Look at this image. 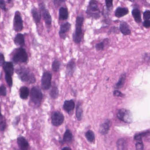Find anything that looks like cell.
Here are the masks:
<instances>
[{"mask_svg": "<svg viewBox=\"0 0 150 150\" xmlns=\"http://www.w3.org/2000/svg\"><path fill=\"white\" fill-rule=\"evenodd\" d=\"M84 18L83 15H78L76 18L75 29L73 34V41L77 44H80L83 38V26Z\"/></svg>", "mask_w": 150, "mask_h": 150, "instance_id": "obj_1", "label": "cell"}, {"mask_svg": "<svg viewBox=\"0 0 150 150\" xmlns=\"http://www.w3.org/2000/svg\"><path fill=\"white\" fill-rule=\"evenodd\" d=\"M16 73L23 82H27L31 84L36 82V78L34 74L26 67H18L16 70Z\"/></svg>", "mask_w": 150, "mask_h": 150, "instance_id": "obj_2", "label": "cell"}, {"mask_svg": "<svg viewBox=\"0 0 150 150\" xmlns=\"http://www.w3.org/2000/svg\"><path fill=\"white\" fill-rule=\"evenodd\" d=\"M86 13L89 16L96 20L100 18L101 12L98 1L94 0L90 1L87 6Z\"/></svg>", "mask_w": 150, "mask_h": 150, "instance_id": "obj_3", "label": "cell"}, {"mask_svg": "<svg viewBox=\"0 0 150 150\" xmlns=\"http://www.w3.org/2000/svg\"><path fill=\"white\" fill-rule=\"evenodd\" d=\"M43 97V95L40 88L37 87H33L32 88L31 91V101L37 107L40 106Z\"/></svg>", "mask_w": 150, "mask_h": 150, "instance_id": "obj_4", "label": "cell"}, {"mask_svg": "<svg viewBox=\"0 0 150 150\" xmlns=\"http://www.w3.org/2000/svg\"><path fill=\"white\" fill-rule=\"evenodd\" d=\"M28 57L26 50L22 48H19L13 56V61L15 63H24L27 61Z\"/></svg>", "mask_w": 150, "mask_h": 150, "instance_id": "obj_5", "label": "cell"}, {"mask_svg": "<svg viewBox=\"0 0 150 150\" xmlns=\"http://www.w3.org/2000/svg\"><path fill=\"white\" fill-rule=\"evenodd\" d=\"M117 116L121 121L127 123H131L133 121V115L130 111L126 109L119 110L117 113Z\"/></svg>", "mask_w": 150, "mask_h": 150, "instance_id": "obj_6", "label": "cell"}, {"mask_svg": "<svg viewBox=\"0 0 150 150\" xmlns=\"http://www.w3.org/2000/svg\"><path fill=\"white\" fill-rule=\"evenodd\" d=\"M52 74L48 71H45L43 73L41 78V86L43 90H47L52 86Z\"/></svg>", "mask_w": 150, "mask_h": 150, "instance_id": "obj_7", "label": "cell"}, {"mask_svg": "<svg viewBox=\"0 0 150 150\" xmlns=\"http://www.w3.org/2000/svg\"><path fill=\"white\" fill-rule=\"evenodd\" d=\"M39 9L41 16L46 25L51 26L52 24V17L49 10L46 8V5L44 3H41L39 4Z\"/></svg>", "mask_w": 150, "mask_h": 150, "instance_id": "obj_8", "label": "cell"}, {"mask_svg": "<svg viewBox=\"0 0 150 150\" xmlns=\"http://www.w3.org/2000/svg\"><path fill=\"white\" fill-rule=\"evenodd\" d=\"M64 116L59 112L54 113L52 115V123L53 125L55 126L61 125L64 121Z\"/></svg>", "mask_w": 150, "mask_h": 150, "instance_id": "obj_9", "label": "cell"}, {"mask_svg": "<svg viewBox=\"0 0 150 150\" xmlns=\"http://www.w3.org/2000/svg\"><path fill=\"white\" fill-rule=\"evenodd\" d=\"M13 27L14 30L16 32H21L23 29V22L19 12L17 11L15 13Z\"/></svg>", "mask_w": 150, "mask_h": 150, "instance_id": "obj_10", "label": "cell"}, {"mask_svg": "<svg viewBox=\"0 0 150 150\" xmlns=\"http://www.w3.org/2000/svg\"><path fill=\"white\" fill-rule=\"evenodd\" d=\"M71 24L68 22L64 23L60 25L59 31V35L62 39L65 40L67 37V33L71 29Z\"/></svg>", "mask_w": 150, "mask_h": 150, "instance_id": "obj_11", "label": "cell"}, {"mask_svg": "<svg viewBox=\"0 0 150 150\" xmlns=\"http://www.w3.org/2000/svg\"><path fill=\"white\" fill-rule=\"evenodd\" d=\"M76 69V61L74 59H72L68 62L66 68V73L68 77L73 76Z\"/></svg>", "mask_w": 150, "mask_h": 150, "instance_id": "obj_12", "label": "cell"}, {"mask_svg": "<svg viewBox=\"0 0 150 150\" xmlns=\"http://www.w3.org/2000/svg\"><path fill=\"white\" fill-rule=\"evenodd\" d=\"M17 143L20 150H28L29 144L25 137L20 135L17 138Z\"/></svg>", "mask_w": 150, "mask_h": 150, "instance_id": "obj_13", "label": "cell"}, {"mask_svg": "<svg viewBox=\"0 0 150 150\" xmlns=\"http://www.w3.org/2000/svg\"><path fill=\"white\" fill-rule=\"evenodd\" d=\"M111 126V122L109 120H106V121L100 125L99 128V133L103 135L107 134Z\"/></svg>", "mask_w": 150, "mask_h": 150, "instance_id": "obj_14", "label": "cell"}, {"mask_svg": "<svg viewBox=\"0 0 150 150\" xmlns=\"http://www.w3.org/2000/svg\"><path fill=\"white\" fill-rule=\"evenodd\" d=\"M63 109L67 112L70 113L75 108V103L73 99L67 100L64 102Z\"/></svg>", "mask_w": 150, "mask_h": 150, "instance_id": "obj_15", "label": "cell"}, {"mask_svg": "<svg viewBox=\"0 0 150 150\" xmlns=\"http://www.w3.org/2000/svg\"><path fill=\"white\" fill-rule=\"evenodd\" d=\"M69 16L68 9L67 8L61 7L59 10V19L60 21H66L68 19Z\"/></svg>", "mask_w": 150, "mask_h": 150, "instance_id": "obj_16", "label": "cell"}, {"mask_svg": "<svg viewBox=\"0 0 150 150\" xmlns=\"http://www.w3.org/2000/svg\"><path fill=\"white\" fill-rule=\"evenodd\" d=\"M3 69L5 74L12 76L14 73V68L13 64L10 62H5L3 66Z\"/></svg>", "mask_w": 150, "mask_h": 150, "instance_id": "obj_17", "label": "cell"}, {"mask_svg": "<svg viewBox=\"0 0 150 150\" xmlns=\"http://www.w3.org/2000/svg\"><path fill=\"white\" fill-rule=\"evenodd\" d=\"M119 30L121 32L125 35L130 34V29L129 28L128 24L125 22L122 21L121 22L119 25Z\"/></svg>", "mask_w": 150, "mask_h": 150, "instance_id": "obj_18", "label": "cell"}, {"mask_svg": "<svg viewBox=\"0 0 150 150\" xmlns=\"http://www.w3.org/2000/svg\"><path fill=\"white\" fill-rule=\"evenodd\" d=\"M31 14L33 18V21L36 24L40 23L41 18L40 12L37 10L36 8H33L31 10Z\"/></svg>", "mask_w": 150, "mask_h": 150, "instance_id": "obj_19", "label": "cell"}, {"mask_svg": "<svg viewBox=\"0 0 150 150\" xmlns=\"http://www.w3.org/2000/svg\"><path fill=\"white\" fill-rule=\"evenodd\" d=\"M128 12H129V10L126 8L119 7L115 10V15L117 17L121 18L127 15Z\"/></svg>", "mask_w": 150, "mask_h": 150, "instance_id": "obj_20", "label": "cell"}, {"mask_svg": "<svg viewBox=\"0 0 150 150\" xmlns=\"http://www.w3.org/2000/svg\"><path fill=\"white\" fill-rule=\"evenodd\" d=\"M50 96L53 99H56L59 96V90L58 87L56 84L54 83L51 86V90L50 91Z\"/></svg>", "mask_w": 150, "mask_h": 150, "instance_id": "obj_21", "label": "cell"}, {"mask_svg": "<svg viewBox=\"0 0 150 150\" xmlns=\"http://www.w3.org/2000/svg\"><path fill=\"white\" fill-rule=\"evenodd\" d=\"M14 42L17 45L21 47L25 45V39L23 34H17L14 39Z\"/></svg>", "mask_w": 150, "mask_h": 150, "instance_id": "obj_22", "label": "cell"}, {"mask_svg": "<svg viewBox=\"0 0 150 150\" xmlns=\"http://www.w3.org/2000/svg\"><path fill=\"white\" fill-rule=\"evenodd\" d=\"M20 97L22 99H26L30 95V91L28 88L22 86L20 88Z\"/></svg>", "mask_w": 150, "mask_h": 150, "instance_id": "obj_23", "label": "cell"}, {"mask_svg": "<svg viewBox=\"0 0 150 150\" xmlns=\"http://www.w3.org/2000/svg\"><path fill=\"white\" fill-rule=\"evenodd\" d=\"M109 39L108 38H105L103 40L102 42L96 44L95 47L96 50L98 51H103L104 49L105 45L107 44H109Z\"/></svg>", "mask_w": 150, "mask_h": 150, "instance_id": "obj_24", "label": "cell"}, {"mask_svg": "<svg viewBox=\"0 0 150 150\" xmlns=\"http://www.w3.org/2000/svg\"><path fill=\"white\" fill-rule=\"evenodd\" d=\"M126 77V74H122L121 75L120 77H119L118 82L115 84V88L116 89H120L123 87L124 85L125 82Z\"/></svg>", "mask_w": 150, "mask_h": 150, "instance_id": "obj_25", "label": "cell"}, {"mask_svg": "<svg viewBox=\"0 0 150 150\" xmlns=\"http://www.w3.org/2000/svg\"><path fill=\"white\" fill-rule=\"evenodd\" d=\"M73 134L69 129H67L64 133L63 136L64 142L67 143H70L73 141Z\"/></svg>", "mask_w": 150, "mask_h": 150, "instance_id": "obj_26", "label": "cell"}, {"mask_svg": "<svg viewBox=\"0 0 150 150\" xmlns=\"http://www.w3.org/2000/svg\"><path fill=\"white\" fill-rule=\"evenodd\" d=\"M117 147L119 150H125L127 147V142L124 139H119L117 142Z\"/></svg>", "mask_w": 150, "mask_h": 150, "instance_id": "obj_27", "label": "cell"}, {"mask_svg": "<svg viewBox=\"0 0 150 150\" xmlns=\"http://www.w3.org/2000/svg\"><path fill=\"white\" fill-rule=\"evenodd\" d=\"M83 110L81 103H78L76 107V116L78 121H81L83 116Z\"/></svg>", "mask_w": 150, "mask_h": 150, "instance_id": "obj_28", "label": "cell"}, {"mask_svg": "<svg viewBox=\"0 0 150 150\" xmlns=\"http://www.w3.org/2000/svg\"><path fill=\"white\" fill-rule=\"evenodd\" d=\"M132 15L136 22L140 23L141 22V14L139 9L137 8L133 9L132 11Z\"/></svg>", "mask_w": 150, "mask_h": 150, "instance_id": "obj_29", "label": "cell"}, {"mask_svg": "<svg viewBox=\"0 0 150 150\" xmlns=\"http://www.w3.org/2000/svg\"><path fill=\"white\" fill-rule=\"evenodd\" d=\"M61 63L57 59H55L54 60L52 64V69L53 71L55 72H58L60 70L61 67Z\"/></svg>", "mask_w": 150, "mask_h": 150, "instance_id": "obj_30", "label": "cell"}, {"mask_svg": "<svg viewBox=\"0 0 150 150\" xmlns=\"http://www.w3.org/2000/svg\"><path fill=\"white\" fill-rule=\"evenodd\" d=\"M85 136L88 141L90 143L94 142L95 140V135L94 133L91 130H88L85 134Z\"/></svg>", "mask_w": 150, "mask_h": 150, "instance_id": "obj_31", "label": "cell"}, {"mask_svg": "<svg viewBox=\"0 0 150 150\" xmlns=\"http://www.w3.org/2000/svg\"><path fill=\"white\" fill-rule=\"evenodd\" d=\"M149 133H150L149 131H146V132H143V133H139V134L135 135L134 138L135 140H142V138L148 134Z\"/></svg>", "mask_w": 150, "mask_h": 150, "instance_id": "obj_32", "label": "cell"}, {"mask_svg": "<svg viewBox=\"0 0 150 150\" xmlns=\"http://www.w3.org/2000/svg\"><path fill=\"white\" fill-rule=\"evenodd\" d=\"M5 80L6 81L7 83L9 86H12L13 82H12V76L10 75H8V74H5Z\"/></svg>", "mask_w": 150, "mask_h": 150, "instance_id": "obj_33", "label": "cell"}, {"mask_svg": "<svg viewBox=\"0 0 150 150\" xmlns=\"http://www.w3.org/2000/svg\"><path fill=\"white\" fill-rule=\"evenodd\" d=\"M113 1H109V0H105V6H106V8L108 11H110L113 8Z\"/></svg>", "mask_w": 150, "mask_h": 150, "instance_id": "obj_34", "label": "cell"}, {"mask_svg": "<svg viewBox=\"0 0 150 150\" xmlns=\"http://www.w3.org/2000/svg\"><path fill=\"white\" fill-rule=\"evenodd\" d=\"M136 150H144V144L142 140H137V142L136 143Z\"/></svg>", "mask_w": 150, "mask_h": 150, "instance_id": "obj_35", "label": "cell"}, {"mask_svg": "<svg viewBox=\"0 0 150 150\" xmlns=\"http://www.w3.org/2000/svg\"><path fill=\"white\" fill-rule=\"evenodd\" d=\"M7 95V90L5 86L2 85L0 86V95L3 97H5Z\"/></svg>", "mask_w": 150, "mask_h": 150, "instance_id": "obj_36", "label": "cell"}, {"mask_svg": "<svg viewBox=\"0 0 150 150\" xmlns=\"http://www.w3.org/2000/svg\"><path fill=\"white\" fill-rule=\"evenodd\" d=\"M7 127V123L6 120L0 123V131L1 132H4L5 131Z\"/></svg>", "mask_w": 150, "mask_h": 150, "instance_id": "obj_37", "label": "cell"}, {"mask_svg": "<svg viewBox=\"0 0 150 150\" xmlns=\"http://www.w3.org/2000/svg\"><path fill=\"white\" fill-rule=\"evenodd\" d=\"M113 95L115 97H123L124 96L123 93H121L118 90H115L113 92Z\"/></svg>", "mask_w": 150, "mask_h": 150, "instance_id": "obj_38", "label": "cell"}, {"mask_svg": "<svg viewBox=\"0 0 150 150\" xmlns=\"http://www.w3.org/2000/svg\"><path fill=\"white\" fill-rule=\"evenodd\" d=\"M118 28L115 27H113L111 28L109 31V34H111L112 33H117L118 32Z\"/></svg>", "mask_w": 150, "mask_h": 150, "instance_id": "obj_39", "label": "cell"}, {"mask_svg": "<svg viewBox=\"0 0 150 150\" xmlns=\"http://www.w3.org/2000/svg\"><path fill=\"white\" fill-rule=\"evenodd\" d=\"M144 18L146 21L150 19V11H146L144 13Z\"/></svg>", "mask_w": 150, "mask_h": 150, "instance_id": "obj_40", "label": "cell"}, {"mask_svg": "<svg viewBox=\"0 0 150 150\" xmlns=\"http://www.w3.org/2000/svg\"><path fill=\"white\" fill-rule=\"evenodd\" d=\"M0 8L4 10L5 11H6V5L5 3V1L3 0H0Z\"/></svg>", "mask_w": 150, "mask_h": 150, "instance_id": "obj_41", "label": "cell"}, {"mask_svg": "<svg viewBox=\"0 0 150 150\" xmlns=\"http://www.w3.org/2000/svg\"><path fill=\"white\" fill-rule=\"evenodd\" d=\"M5 63V57L4 55L0 53V66H3Z\"/></svg>", "mask_w": 150, "mask_h": 150, "instance_id": "obj_42", "label": "cell"}, {"mask_svg": "<svg viewBox=\"0 0 150 150\" xmlns=\"http://www.w3.org/2000/svg\"><path fill=\"white\" fill-rule=\"evenodd\" d=\"M20 118L19 116H17L15 118V119L13 122V125H17L18 123L20 122Z\"/></svg>", "mask_w": 150, "mask_h": 150, "instance_id": "obj_43", "label": "cell"}, {"mask_svg": "<svg viewBox=\"0 0 150 150\" xmlns=\"http://www.w3.org/2000/svg\"><path fill=\"white\" fill-rule=\"evenodd\" d=\"M64 2V1H54V5H55L56 7L59 6L61 4H62V3Z\"/></svg>", "mask_w": 150, "mask_h": 150, "instance_id": "obj_44", "label": "cell"}, {"mask_svg": "<svg viewBox=\"0 0 150 150\" xmlns=\"http://www.w3.org/2000/svg\"><path fill=\"white\" fill-rule=\"evenodd\" d=\"M143 25L146 28H149L150 27V21L149 20H147L145 21L143 23Z\"/></svg>", "mask_w": 150, "mask_h": 150, "instance_id": "obj_45", "label": "cell"}, {"mask_svg": "<svg viewBox=\"0 0 150 150\" xmlns=\"http://www.w3.org/2000/svg\"><path fill=\"white\" fill-rule=\"evenodd\" d=\"M5 120L4 118V117L3 114L1 113V107L0 106V123H2L3 121H5Z\"/></svg>", "mask_w": 150, "mask_h": 150, "instance_id": "obj_46", "label": "cell"}, {"mask_svg": "<svg viewBox=\"0 0 150 150\" xmlns=\"http://www.w3.org/2000/svg\"><path fill=\"white\" fill-rule=\"evenodd\" d=\"M72 150V149L71 148H69V147H64L62 150Z\"/></svg>", "mask_w": 150, "mask_h": 150, "instance_id": "obj_47", "label": "cell"}, {"mask_svg": "<svg viewBox=\"0 0 150 150\" xmlns=\"http://www.w3.org/2000/svg\"></svg>", "mask_w": 150, "mask_h": 150, "instance_id": "obj_48", "label": "cell"}]
</instances>
